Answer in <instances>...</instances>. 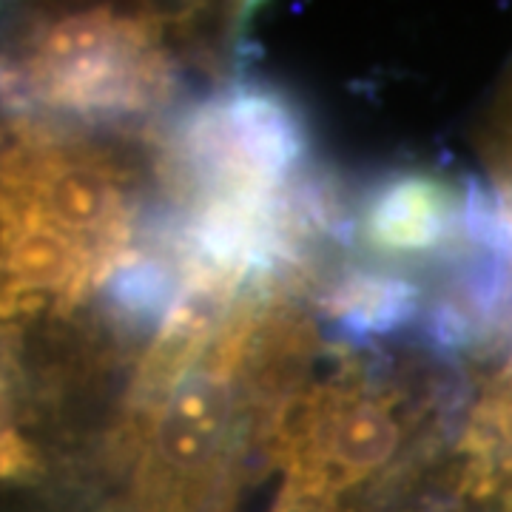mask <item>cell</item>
Instances as JSON below:
<instances>
[{"label": "cell", "mask_w": 512, "mask_h": 512, "mask_svg": "<svg viewBox=\"0 0 512 512\" xmlns=\"http://www.w3.org/2000/svg\"><path fill=\"white\" fill-rule=\"evenodd\" d=\"M160 12L80 9L32 20L0 49V103L74 120H120L174 92Z\"/></svg>", "instance_id": "obj_1"}, {"label": "cell", "mask_w": 512, "mask_h": 512, "mask_svg": "<svg viewBox=\"0 0 512 512\" xmlns=\"http://www.w3.org/2000/svg\"><path fill=\"white\" fill-rule=\"evenodd\" d=\"M308 154V131L288 97L228 86L194 109L168 148L165 174L194 208L217 200H279Z\"/></svg>", "instance_id": "obj_2"}, {"label": "cell", "mask_w": 512, "mask_h": 512, "mask_svg": "<svg viewBox=\"0 0 512 512\" xmlns=\"http://www.w3.org/2000/svg\"><path fill=\"white\" fill-rule=\"evenodd\" d=\"M362 237L382 254H430L464 237V194L427 171L390 177L370 197Z\"/></svg>", "instance_id": "obj_3"}, {"label": "cell", "mask_w": 512, "mask_h": 512, "mask_svg": "<svg viewBox=\"0 0 512 512\" xmlns=\"http://www.w3.org/2000/svg\"><path fill=\"white\" fill-rule=\"evenodd\" d=\"M458 490L476 501L512 504V362L478 393L461 436Z\"/></svg>", "instance_id": "obj_4"}, {"label": "cell", "mask_w": 512, "mask_h": 512, "mask_svg": "<svg viewBox=\"0 0 512 512\" xmlns=\"http://www.w3.org/2000/svg\"><path fill=\"white\" fill-rule=\"evenodd\" d=\"M325 308L350 333H390L419 311V291L396 276L350 274L328 293Z\"/></svg>", "instance_id": "obj_5"}, {"label": "cell", "mask_w": 512, "mask_h": 512, "mask_svg": "<svg viewBox=\"0 0 512 512\" xmlns=\"http://www.w3.org/2000/svg\"><path fill=\"white\" fill-rule=\"evenodd\" d=\"M478 148H481V157L495 177V183L512 185V69L504 77L493 106L481 123Z\"/></svg>", "instance_id": "obj_6"}, {"label": "cell", "mask_w": 512, "mask_h": 512, "mask_svg": "<svg viewBox=\"0 0 512 512\" xmlns=\"http://www.w3.org/2000/svg\"><path fill=\"white\" fill-rule=\"evenodd\" d=\"M37 470L35 447L20 433L12 393L0 376V481L32 476Z\"/></svg>", "instance_id": "obj_7"}]
</instances>
